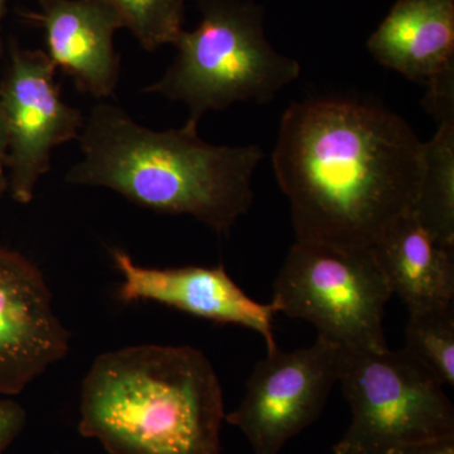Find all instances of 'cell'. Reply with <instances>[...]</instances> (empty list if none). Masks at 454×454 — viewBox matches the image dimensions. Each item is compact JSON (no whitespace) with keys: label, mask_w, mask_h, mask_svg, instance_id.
I'll return each mask as SVG.
<instances>
[{"label":"cell","mask_w":454,"mask_h":454,"mask_svg":"<svg viewBox=\"0 0 454 454\" xmlns=\"http://www.w3.org/2000/svg\"><path fill=\"white\" fill-rule=\"evenodd\" d=\"M339 382L352 419L333 454H390L454 435L443 385L404 348L342 349Z\"/></svg>","instance_id":"cell-5"},{"label":"cell","mask_w":454,"mask_h":454,"mask_svg":"<svg viewBox=\"0 0 454 454\" xmlns=\"http://www.w3.org/2000/svg\"><path fill=\"white\" fill-rule=\"evenodd\" d=\"M57 68L46 52L9 49L0 100L7 134L5 175L14 201L28 205L40 179L51 168L53 149L79 139L82 112L66 104L55 82Z\"/></svg>","instance_id":"cell-8"},{"label":"cell","mask_w":454,"mask_h":454,"mask_svg":"<svg viewBox=\"0 0 454 454\" xmlns=\"http://www.w3.org/2000/svg\"><path fill=\"white\" fill-rule=\"evenodd\" d=\"M370 55L409 82L424 101L454 98V0H396L367 40Z\"/></svg>","instance_id":"cell-11"},{"label":"cell","mask_w":454,"mask_h":454,"mask_svg":"<svg viewBox=\"0 0 454 454\" xmlns=\"http://www.w3.org/2000/svg\"><path fill=\"white\" fill-rule=\"evenodd\" d=\"M408 312L404 349L423 364L443 387H453V304Z\"/></svg>","instance_id":"cell-15"},{"label":"cell","mask_w":454,"mask_h":454,"mask_svg":"<svg viewBox=\"0 0 454 454\" xmlns=\"http://www.w3.org/2000/svg\"><path fill=\"white\" fill-rule=\"evenodd\" d=\"M390 454H454V435L397 448Z\"/></svg>","instance_id":"cell-18"},{"label":"cell","mask_w":454,"mask_h":454,"mask_svg":"<svg viewBox=\"0 0 454 454\" xmlns=\"http://www.w3.org/2000/svg\"><path fill=\"white\" fill-rule=\"evenodd\" d=\"M273 168L297 241L372 249L414 210L426 142L379 104L312 98L284 112Z\"/></svg>","instance_id":"cell-1"},{"label":"cell","mask_w":454,"mask_h":454,"mask_svg":"<svg viewBox=\"0 0 454 454\" xmlns=\"http://www.w3.org/2000/svg\"><path fill=\"white\" fill-rule=\"evenodd\" d=\"M112 256L122 278V301H155L216 324L241 325L258 333L268 351L278 348L273 333L276 304L254 301L223 265L148 268L134 262L124 250L114 249Z\"/></svg>","instance_id":"cell-10"},{"label":"cell","mask_w":454,"mask_h":454,"mask_svg":"<svg viewBox=\"0 0 454 454\" xmlns=\"http://www.w3.org/2000/svg\"><path fill=\"white\" fill-rule=\"evenodd\" d=\"M223 389L191 346L101 355L83 379L79 432L110 454H221Z\"/></svg>","instance_id":"cell-3"},{"label":"cell","mask_w":454,"mask_h":454,"mask_svg":"<svg viewBox=\"0 0 454 454\" xmlns=\"http://www.w3.org/2000/svg\"><path fill=\"white\" fill-rule=\"evenodd\" d=\"M112 11L140 46L153 52L184 31V0H95Z\"/></svg>","instance_id":"cell-16"},{"label":"cell","mask_w":454,"mask_h":454,"mask_svg":"<svg viewBox=\"0 0 454 454\" xmlns=\"http://www.w3.org/2000/svg\"><path fill=\"white\" fill-rule=\"evenodd\" d=\"M70 333L37 265L0 247V394L18 395L61 361Z\"/></svg>","instance_id":"cell-9"},{"label":"cell","mask_w":454,"mask_h":454,"mask_svg":"<svg viewBox=\"0 0 454 454\" xmlns=\"http://www.w3.org/2000/svg\"><path fill=\"white\" fill-rule=\"evenodd\" d=\"M393 297L372 249L295 241L274 282L278 313L309 322L342 349L387 348L384 316Z\"/></svg>","instance_id":"cell-6"},{"label":"cell","mask_w":454,"mask_h":454,"mask_svg":"<svg viewBox=\"0 0 454 454\" xmlns=\"http://www.w3.org/2000/svg\"><path fill=\"white\" fill-rule=\"evenodd\" d=\"M8 191V179L5 173H0V199L4 196Z\"/></svg>","instance_id":"cell-21"},{"label":"cell","mask_w":454,"mask_h":454,"mask_svg":"<svg viewBox=\"0 0 454 454\" xmlns=\"http://www.w3.org/2000/svg\"><path fill=\"white\" fill-rule=\"evenodd\" d=\"M414 216L439 243L454 247V116L426 142V169Z\"/></svg>","instance_id":"cell-14"},{"label":"cell","mask_w":454,"mask_h":454,"mask_svg":"<svg viewBox=\"0 0 454 454\" xmlns=\"http://www.w3.org/2000/svg\"><path fill=\"white\" fill-rule=\"evenodd\" d=\"M391 294L408 310L450 306L454 301V247L439 243L413 212L372 247Z\"/></svg>","instance_id":"cell-13"},{"label":"cell","mask_w":454,"mask_h":454,"mask_svg":"<svg viewBox=\"0 0 454 454\" xmlns=\"http://www.w3.org/2000/svg\"><path fill=\"white\" fill-rule=\"evenodd\" d=\"M27 414L18 403L0 399V454L5 452L25 429Z\"/></svg>","instance_id":"cell-17"},{"label":"cell","mask_w":454,"mask_h":454,"mask_svg":"<svg viewBox=\"0 0 454 454\" xmlns=\"http://www.w3.org/2000/svg\"><path fill=\"white\" fill-rule=\"evenodd\" d=\"M7 164V134H5L4 114L0 100V173H5Z\"/></svg>","instance_id":"cell-19"},{"label":"cell","mask_w":454,"mask_h":454,"mask_svg":"<svg viewBox=\"0 0 454 454\" xmlns=\"http://www.w3.org/2000/svg\"><path fill=\"white\" fill-rule=\"evenodd\" d=\"M342 348L317 337L309 348L268 351L256 363L240 405L225 420L243 432L254 454H279L321 417L339 382Z\"/></svg>","instance_id":"cell-7"},{"label":"cell","mask_w":454,"mask_h":454,"mask_svg":"<svg viewBox=\"0 0 454 454\" xmlns=\"http://www.w3.org/2000/svg\"><path fill=\"white\" fill-rule=\"evenodd\" d=\"M197 128L153 130L121 107L98 103L79 137L82 160L66 181L107 188L160 214L187 215L227 235L252 206L264 153L258 145H210Z\"/></svg>","instance_id":"cell-2"},{"label":"cell","mask_w":454,"mask_h":454,"mask_svg":"<svg viewBox=\"0 0 454 454\" xmlns=\"http://www.w3.org/2000/svg\"><path fill=\"white\" fill-rule=\"evenodd\" d=\"M8 0H0V31H2L3 18L7 11ZM0 51H3L2 35H0Z\"/></svg>","instance_id":"cell-20"},{"label":"cell","mask_w":454,"mask_h":454,"mask_svg":"<svg viewBox=\"0 0 454 454\" xmlns=\"http://www.w3.org/2000/svg\"><path fill=\"white\" fill-rule=\"evenodd\" d=\"M27 14L46 38V55L57 70L73 77L80 91L104 100L115 91L121 57L114 38L121 20L95 0H38Z\"/></svg>","instance_id":"cell-12"},{"label":"cell","mask_w":454,"mask_h":454,"mask_svg":"<svg viewBox=\"0 0 454 454\" xmlns=\"http://www.w3.org/2000/svg\"><path fill=\"white\" fill-rule=\"evenodd\" d=\"M3 56V51H0V59H2Z\"/></svg>","instance_id":"cell-22"},{"label":"cell","mask_w":454,"mask_h":454,"mask_svg":"<svg viewBox=\"0 0 454 454\" xmlns=\"http://www.w3.org/2000/svg\"><path fill=\"white\" fill-rule=\"evenodd\" d=\"M199 25L182 31L163 76L143 90L187 106V124L236 103L268 104L301 74L297 59L265 35L264 8L254 0H197Z\"/></svg>","instance_id":"cell-4"}]
</instances>
